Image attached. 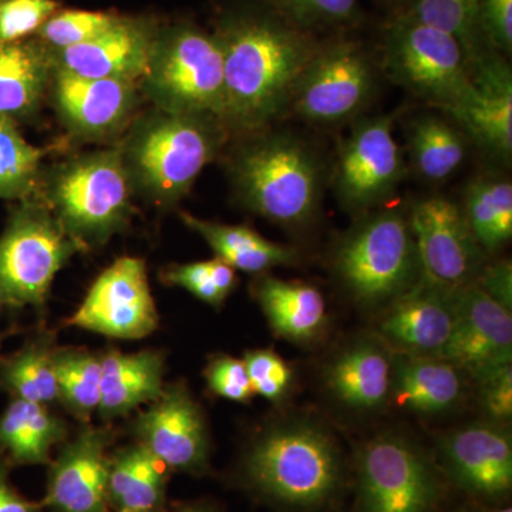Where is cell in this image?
<instances>
[{
  "instance_id": "cell-1",
  "label": "cell",
  "mask_w": 512,
  "mask_h": 512,
  "mask_svg": "<svg viewBox=\"0 0 512 512\" xmlns=\"http://www.w3.org/2000/svg\"><path fill=\"white\" fill-rule=\"evenodd\" d=\"M214 36L224 59V124L245 134L288 113L296 83L322 45L266 5L228 13Z\"/></svg>"
},
{
  "instance_id": "cell-2",
  "label": "cell",
  "mask_w": 512,
  "mask_h": 512,
  "mask_svg": "<svg viewBox=\"0 0 512 512\" xmlns=\"http://www.w3.org/2000/svg\"><path fill=\"white\" fill-rule=\"evenodd\" d=\"M249 136L229 164L239 201L281 227H308L318 217L328 180L318 150L292 131L265 128Z\"/></svg>"
},
{
  "instance_id": "cell-3",
  "label": "cell",
  "mask_w": 512,
  "mask_h": 512,
  "mask_svg": "<svg viewBox=\"0 0 512 512\" xmlns=\"http://www.w3.org/2000/svg\"><path fill=\"white\" fill-rule=\"evenodd\" d=\"M245 476L269 500L296 508L322 505L340 483V456L322 427L305 421L264 431L249 448Z\"/></svg>"
},
{
  "instance_id": "cell-4",
  "label": "cell",
  "mask_w": 512,
  "mask_h": 512,
  "mask_svg": "<svg viewBox=\"0 0 512 512\" xmlns=\"http://www.w3.org/2000/svg\"><path fill=\"white\" fill-rule=\"evenodd\" d=\"M227 130L217 117L160 110L134 131L121 153L131 180L154 200L174 204L217 157Z\"/></svg>"
},
{
  "instance_id": "cell-5",
  "label": "cell",
  "mask_w": 512,
  "mask_h": 512,
  "mask_svg": "<svg viewBox=\"0 0 512 512\" xmlns=\"http://www.w3.org/2000/svg\"><path fill=\"white\" fill-rule=\"evenodd\" d=\"M333 269L346 291L365 305H389L410 291L421 272L409 210L377 208L359 215L336 247Z\"/></svg>"
},
{
  "instance_id": "cell-6",
  "label": "cell",
  "mask_w": 512,
  "mask_h": 512,
  "mask_svg": "<svg viewBox=\"0 0 512 512\" xmlns=\"http://www.w3.org/2000/svg\"><path fill=\"white\" fill-rule=\"evenodd\" d=\"M133 180L121 150L96 151L60 168L47 192L49 210L82 249L103 245L128 224Z\"/></svg>"
},
{
  "instance_id": "cell-7",
  "label": "cell",
  "mask_w": 512,
  "mask_h": 512,
  "mask_svg": "<svg viewBox=\"0 0 512 512\" xmlns=\"http://www.w3.org/2000/svg\"><path fill=\"white\" fill-rule=\"evenodd\" d=\"M143 87L167 113L225 116L224 59L214 35L192 23L157 30Z\"/></svg>"
},
{
  "instance_id": "cell-8",
  "label": "cell",
  "mask_w": 512,
  "mask_h": 512,
  "mask_svg": "<svg viewBox=\"0 0 512 512\" xmlns=\"http://www.w3.org/2000/svg\"><path fill=\"white\" fill-rule=\"evenodd\" d=\"M383 67L394 83L443 113L473 93L471 64L456 37L404 15L386 30Z\"/></svg>"
},
{
  "instance_id": "cell-9",
  "label": "cell",
  "mask_w": 512,
  "mask_h": 512,
  "mask_svg": "<svg viewBox=\"0 0 512 512\" xmlns=\"http://www.w3.org/2000/svg\"><path fill=\"white\" fill-rule=\"evenodd\" d=\"M79 251L46 205L23 200L0 235V285L12 309H42L57 272Z\"/></svg>"
},
{
  "instance_id": "cell-10",
  "label": "cell",
  "mask_w": 512,
  "mask_h": 512,
  "mask_svg": "<svg viewBox=\"0 0 512 512\" xmlns=\"http://www.w3.org/2000/svg\"><path fill=\"white\" fill-rule=\"evenodd\" d=\"M376 83L375 63L359 42H322L296 83L286 114L325 127L356 121L373 99Z\"/></svg>"
},
{
  "instance_id": "cell-11",
  "label": "cell",
  "mask_w": 512,
  "mask_h": 512,
  "mask_svg": "<svg viewBox=\"0 0 512 512\" xmlns=\"http://www.w3.org/2000/svg\"><path fill=\"white\" fill-rule=\"evenodd\" d=\"M393 124V116L360 117L340 144L330 183L340 205L352 214L383 207L406 178Z\"/></svg>"
},
{
  "instance_id": "cell-12",
  "label": "cell",
  "mask_w": 512,
  "mask_h": 512,
  "mask_svg": "<svg viewBox=\"0 0 512 512\" xmlns=\"http://www.w3.org/2000/svg\"><path fill=\"white\" fill-rule=\"evenodd\" d=\"M420 282L453 293L474 284L484 251L468 227L461 205L441 195L420 198L409 207Z\"/></svg>"
},
{
  "instance_id": "cell-13",
  "label": "cell",
  "mask_w": 512,
  "mask_h": 512,
  "mask_svg": "<svg viewBox=\"0 0 512 512\" xmlns=\"http://www.w3.org/2000/svg\"><path fill=\"white\" fill-rule=\"evenodd\" d=\"M362 512H430L439 484L423 454L402 437L379 436L360 451Z\"/></svg>"
},
{
  "instance_id": "cell-14",
  "label": "cell",
  "mask_w": 512,
  "mask_h": 512,
  "mask_svg": "<svg viewBox=\"0 0 512 512\" xmlns=\"http://www.w3.org/2000/svg\"><path fill=\"white\" fill-rule=\"evenodd\" d=\"M158 322L146 264L143 259L123 256L94 281L66 325L109 338L136 340L151 335Z\"/></svg>"
},
{
  "instance_id": "cell-15",
  "label": "cell",
  "mask_w": 512,
  "mask_h": 512,
  "mask_svg": "<svg viewBox=\"0 0 512 512\" xmlns=\"http://www.w3.org/2000/svg\"><path fill=\"white\" fill-rule=\"evenodd\" d=\"M134 433L165 468L190 474L207 470V423L184 384H171L146 412L138 414Z\"/></svg>"
},
{
  "instance_id": "cell-16",
  "label": "cell",
  "mask_w": 512,
  "mask_h": 512,
  "mask_svg": "<svg viewBox=\"0 0 512 512\" xmlns=\"http://www.w3.org/2000/svg\"><path fill=\"white\" fill-rule=\"evenodd\" d=\"M113 430L84 424L53 461L43 507L50 512H109L110 458Z\"/></svg>"
},
{
  "instance_id": "cell-17",
  "label": "cell",
  "mask_w": 512,
  "mask_h": 512,
  "mask_svg": "<svg viewBox=\"0 0 512 512\" xmlns=\"http://www.w3.org/2000/svg\"><path fill=\"white\" fill-rule=\"evenodd\" d=\"M456 322L440 359L476 377L491 367L512 363L511 311L476 284L453 292Z\"/></svg>"
},
{
  "instance_id": "cell-18",
  "label": "cell",
  "mask_w": 512,
  "mask_h": 512,
  "mask_svg": "<svg viewBox=\"0 0 512 512\" xmlns=\"http://www.w3.org/2000/svg\"><path fill=\"white\" fill-rule=\"evenodd\" d=\"M473 93L447 113L468 140L497 160L512 156V73L505 56L488 50L471 66Z\"/></svg>"
},
{
  "instance_id": "cell-19",
  "label": "cell",
  "mask_w": 512,
  "mask_h": 512,
  "mask_svg": "<svg viewBox=\"0 0 512 512\" xmlns=\"http://www.w3.org/2000/svg\"><path fill=\"white\" fill-rule=\"evenodd\" d=\"M150 20L121 18L89 42L50 50L53 69L87 79L138 83L146 74L157 35Z\"/></svg>"
},
{
  "instance_id": "cell-20",
  "label": "cell",
  "mask_w": 512,
  "mask_h": 512,
  "mask_svg": "<svg viewBox=\"0 0 512 512\" xmlns=\"http://www.w3.org/2000/svg\"><path fill=\"white\" fill-rule=\"evenodd\" d=\"M454 322L453 293L419 282L389 303L377 332L404 355L441 357Z\"/></svg>"
},
{
  "instance_id": "cell-21",
  "label": "cell",
  "mask_w": 512,
  "mask_h": 512,
  "mask_svg": "<svg viewBox=\"0 0 512 512\" xmlns=\"http://www.w3.org/2000/svg\"><path fill=\"white\" fill-rule=\"evenodd\" d=\"M448 471L460 487L481 497H500L512 484L510 434L495 424L461 427L443 441Z\"/></svg>"
},
{
  "instance_id": "cell-22",
  "label": "cell",
  "mask_w": 512,
  "mask_h": 512,
  "mask_svg": "<svg viewBox=\"0 0 512 512\" xmlns=\"http://www.w3.org/2000/svg\"><path fill=\"white\" fill-rule=\"evenodd\" d=\"M53 99L60 117L82 136H104L119 130L137 104L138 84L87 79L53 69Z\"/></svg>"
},
{
  "instance_id": "cell-23",
  "label": "cell",
  "mask_w": 512,
  "mask_h": 512,
  "mask_svg": "<svg viewBox=\"0 0 512 512\" xmlns=\"http://www.w3.org/2000/svg\"><path fill=\"white\" fill-rule=\"evenodd\" d=\"M164 355L157 350L101 355V419L127 416L141 404L153 403L164 393Z\"/></svg>"
},
{
  "instance_id": "cell-24",
  "label": "cell",
  "mask_w": 512,
  "mask_h": 512,
  "mask_svg": "<svg viewBox=\"0 0 512 512\" xmlns=\"http://www.w3.org/2000/svg\"><path fill=\"white\" fill-rule=\"evenodd\" d=\"M463 390L460 369L440 357L404 355L392 367L389 397L410 412H447L460 402Z\"/></svg>"
},
{
  "instance_id": "cell-25",
  "label": "cell",
  "mask_w": 512,
  "mask_h": 512,
  "mask_svg": "<svg viewBox=\"0 0 512 512\" xmlns=\"http://www.w3.org/2000/svg\"><path fill=\"white\" fill-rule=\"evenodd\" d=\"M254 295L276 335L292 342H308L325 328L328 312L322 292L299 281L262 275Z\"/></svg>"
},
{
  "instance_id": "cell-26",
  "label": "cell",
  "mask_w": 512,
  "mask_h": 512,
  "mask_svg": "<svg viewBox=\"0 0 512 512\" xmlns=\"http://www.w3.org/2000/svg\"><path fill=\"white\" fill-rule=\"evenodd\" d=\"M52 70L45 45L30 40L0 43V117L16 123L35 114Z\"/></svg>"
},
{
  "instance_id": "cell-27",
  "label": "cell",
  "mask_w": 512,
  "mask_h": 512,
  "mask_svg": "<svg viewBox=\"0 0 512 512\" xmlns=\"http://www.w3.org/2000/svg\"><path fill=\"white\" fill-rule=\"evenodd\" d=\"M66 437V423L49 407L12 399L0 416V461L8 466L50 463V451Z\"/></svg>"
},
{
  "instance_id": "cell-28",
  "label": "cell",
  "mask_w": 512,
  "mask_h": 512,
  "mask_svg": "<svg viewBox=\"0 0 512 512\" xmlns=\"http://www.w3.org/2000/svg\"><path fill=\"white\" fill-rule=\"evenodd\" d=\"M393 362L382 346L360 342L330 363L326 382L336 399L353 409H376L390 394Z\"/></svg>"
},
{
  "instance_id": "cell-29",
  "label": "cell",
  "mask_w": 512,
  "mask_h": 512,
  "mask_svg": "<svg viewBox=\"0 0 512 512\" xmlns=\"http://www.w3.org/2000/svg\"><path fill=\"white\" fill-rule=\"evenodd\" d=\"M184 224L205 239L215 258L235 271L264 275L276 266L296 264L298 252L286 245L275 244L247 225H228L205 221L183 212Z\"/></svg>"
},
{
  "instance_id": "cell-30",
  "label": "cell",
  "mask_w": 512,
  "mask_h": 512,
  "mask_svg": "<svg viewBox=\"0 0 512 512\" xmlns=\"http://www.w3.org/2000/svg\"><path fill=\"white\" fill-rule=\"evenodd\" d=\"M468 138L457 124L436 114L416 117L407 127L414 173L430 184L444 183L466 160Z\"/></svg>"
},
{
  "instance_id": "cell-31",
  "label": "cell",
  "mask_w": 512,
  "mask_h": 512,
  "mask_svg": "<svg viewBox=\"0 0 512 512\" xmlns=\"http://www.w3.org/2000/svg\"><path fill=\"white\" fill-rule=\"evenodd\" d=\"M163 464L143 444L110 458L107 497L116 511L158 510L164 503Z\"/></svg>"
},
{
  "instance_id": "cell-32",
  "label": "cell",
  "mask_w": 512,
  "mask_h": 512,
  "mask_svg": "<svg viewBox=\"0 0 512 512\" xmlns=\"http://www.w3.org/2000/svg\"><path fill=\"white\" fill-rule=\"evenodd\" d=\"M55 336L43 333L9 356H0V390L12 399L50 407L59 403L55 373Z\"/></svg>"
},
{
  "instance_id": "cell-33",
  "label": "cell",
  "mask_w": 512,
  "mask_h": 512,
  "mask_svg": "<svg viewBox=\"0 0 512 512\" xmlns=\"http://www.w3.org/2000/svg\"><path fill=\"white\" fill-rule=\"evenodd\" d=\"M464 217L484 252L494 254L512 237V184L500 175L473 178L464 190Z\"/></svg>"
},
{
  "instance_id": "cell-34",
  "label": "cell",
  "mask_w": 512,
  "mask_h": 512,
  "mask_svg": "<svg viewBox=\"0 0 512 512\" xmlns=\"http://www.w3.org/2000/svg\"><path fill=\"white\" fill-rule=\"evenodd\" d=\"M53 363L59 403L80 423L89 424L100 406L101 355L82 348H56Z\"/></svg>"
},
{
  "instance_id": "cell-35",
  "label": "cell",
  "mask_w": 512,
  "mask_h": 512,
  "mask_svg": "<svg viewBox=\"0 0 512 512\" xmlns=\"http://www.w3.org/2000/svg\"><path fill=\"white\" fill-rule=\"evenodd\" d=\"M402 15L456 37L471 66L493 50L481 30L478 0H409Z\"/></svg>"
},
{
  "instance_id": "cell-36",
  "label": "cell",
  "mask_w": 512,
  "mask_h": 512,
  "mask_svg": "<svg viewBox=\"0 0 512 512\" xmlns=\"http://www.w3.org/2000/svg\"><path fill=\"white\" fill-rule=\"evenodd\" d=\"M43 151L28 143L16 123L0 117V198L26 200L39 180Z\"/></svg>"
},
{
  "instance_id": "cell-37",
  "label": "cell",
  "mask_w": 512,
  "mask_h": 512,
  "mask_svg": "<svg viewBox=\"0 0 512 512\" xmlns=\"http://www.w3.org/2000/svg\"><path fill=\"white\" fill-rule=\"evenodd\" d=\"M296 28L316 33L325 29H345L362 18L359 0H265Z\"/></svg>"
},
{
  "instance_id": "cell-38",
  "label": "cell",
  "mask_w": 512,
  "mask_h": 512,
  "mask_svg": "<svg viewBox=\"0 0 512 512\" xmlns=\"http://www.w3.org/2000/svg\"><path fill=\"white\" fill-rule=\"evenodd\" d=\"M163 279L165 284L183 288L215 308L227 301L238 284L237 271L218 258L170 266Z\"/></svg>"
},
{
  "instance_id": "cell-39",
  "label": "cell",
  "mask_w": 512,
  "mask_h": 512,
  "mask_svg": "<svg viewBox=\"0 0 512 512\" xmlns=\"http://www.w3.org/2000/svg\"><path fill=\"white\" fill-rule=\"evenodd\" d=\"M120 16L86 10L55 13L37 30L43 45L50 50H63L82 45L109 30Z\"/></svg>"
},
{
  "instance_id": "cell-40",
  "label": "cell",
  "mask_w": 512,
  "mask_h": 512,
  "mask_svg": "<svg viewBox=\"0 0 512 512\" xmlns=\"http://www.w3.org/2000/svg\"><path fill=\"white\" fill-rule=\"evenodd\" d=\"M252 390L269 402L285 399L293 380L291 366L271 349L249 350L244 356Z\"/></svg>"
},
{
  "instance_id": "cell-41",
  "label": "cell",
  "mask_w": 512,
  "mask_h": 512,
  "mask_svg": "<svg viewBox=\"0 0 512 512\" xmlns=\"http://www.w3.org/2000/svg\"><path fill=\"white\" fill-rule=\"evenodd\" d=\"M59 8L55 0H2L0 43L19 42L42 28Z\"/></svg>"
},
{
  "instance_id": "cell-42",
  "label": "cell",
  "mask_w": 512,
  "mask_h": 512,
  "mask_svg": "<svg viewBox=\"0 0 512 512\" xmlns=\"http://www.w3.org/2000/svg\"><path fill=\"white\" fill-rule=\"evenodd\" d=\"M204 375L211 392L222 399L248 403L255 394L244 360L227 355L212 357Z\"/></svg>"
},
{
  "instance_id": "cell-43",
  "label": "cell",
  "mask_w": 512,
  "mask_h": 512,
  "mask_svg": "<svg viewBox=\"0 0 512 512\" xmlns=\"http://www.w3.org/2000/svg\"><path fill=\"white\" fill-rule=\"evenodd\" d=\"M480 384L485 412L494 420L510 419L512 414V363L491 367L474 377Z\"/></svg>"
},
{
  "instance_id": "cell-44",
  "label": "cell",
  "mask_w": 512,
  "mask_h": 512,
  "mask_svg": "<svg viewBox=\"0 0 512 512\" xmlns=\"http://www.w3.org/2000/svg\"><path fill=\"white\" fill-rule=\"evenodd\" d=\"M485 42L503 56L512 50V0H478Z\"/></svg>"
},
{
  "instance_id": "cell-45",
  "label": "cell",
  "mask_w": 512,
  "mask_h": 512,
  "mask_svg": "<svg viewBox=\"0 0 512 512\" xmlns=\"http://www.w3.org/2000/svg\"><path fill=\"white\" fill-rule=\"evenodd\" d=\"M474 284L503 308L512 311V265L510 259L483 266Z\"/></svg>"
},
{
  "instance_id": "cell-46",
  "label": "cell",
  "mask_w": 512,
  "mask_h": 512,
  "mask_svg": "<svg viewBox=\"0 0 512 512\" xmlns=\"http://www.w3.org/2000/svg\"><path fill=\"white\" fill-rule=\"evenodd\" d=\"M9 466L0 461V512H43V505L26 500L9 483Z\"/></svg>"
},
{
  "instance_id": "cell-47",
  "label": "cell",
  "mask_w": 512,
  "mask_h": 512,
  "mask_svg": "<svg viewBox=\"0 0 512 512\" xmlns=\"http://www.w3.org/2000/svg\"><path fill=\"white\" fill-rule=\"evenodd\" d=\"M12 309L10 306V302L8 296H6L5 291H3L2 285H0V312L5 311V309Z\"/></svg>"
},
{
  "instance_id": "cell-48",
  "label": "cell",
  "mask_w": 512,
  "mask_h": 512,
  "mask_svg": "<svg viewBox=\"0 0 512 512\" xmlns=\"http://www.w3.org/2000/svg\"><path fill=\"white\" fill-rule=\"evenodd\" d=\"M180 512H214L211 508L205 507V505H190L185 507Z\"/></svg>"
},
{
  "instance_id": "cell-49",
  "label": "cell",
  "mask_w": 512,
  "mask_h": 512,
  "mask_svg": "<svg viewBox=\"0 0 512 512\" xmlns=\"http://www.w3.org/2000/svg\"><path fill=\"white\" fill-rule=\"evenodd\" d=\"M6 336H8V333H0V345H2V342L5 340Z\"/></svg>"
},
{
  "instance_id": "cell-50",
  "label": "cell",
  "mask_w": 512,
  "mask_h": 512,
  "mask_svg": "<svg viewBox=\"0 0 512 512\" xmlns=\"http://www.w3.org/2000/svg\"><path fill=\"white\" fill-rule=\"evenodd\" d=\"M389 2H393V3H404V5H406L407 2H409V0H389Z\"/></svg>"
},
{
  "instance_id": "cell-51",
  "label": "cell",
  "mask_w": 512,
  "mask_h": 512,
  "mask_svg": "<svg viewBox=\"0 0 512 512\" xmlns=\"http://www.w3.org/2000/svg\"><path fill=\"white\" fill-rule=\"evenodd\" d=\"M117 512H160L158 510H144V511H117Z\"/></svg>"
},
{
  "instance_id": "cell-52",
  "label": "cell",
  "mask_w": 512,
  "mask_h": 512,
  "mask_svg": "<svg viewBox=\"0 0 512 512\" xmlns=\"http://www.w3.org/2000/svg\"><path fill=\"white\" fill-rule=\"evenodd\" d=\"M494 512H512V511H511V508H503V510H498V511H494Z\"/></svg>"
},
{
  "instance_id": "cell-53",
  "label": "cell",
  "mask_w": 512,
  "mask_h": 512,
  "mask_svg": "<svg viewBox=\"0 0 512 512\" xmlns=\"http://www.w3.org/2000/svg\"><path fill=\"white\" fill-rule=\"evenodd\" d=\"M0 2H2V0H0Z\"/></svg>"
}]
</instances>
